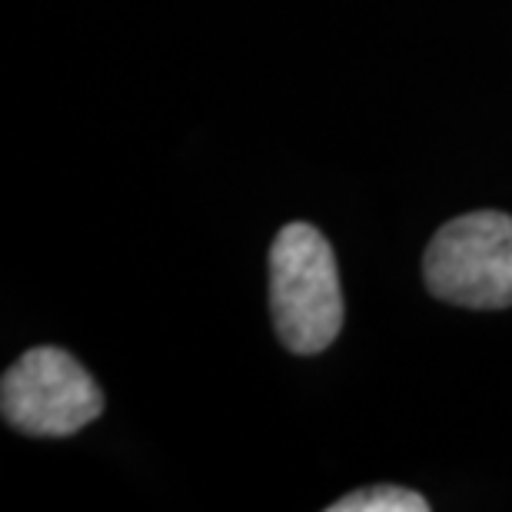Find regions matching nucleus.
<instances>
[{
	"instance_id": "20e7f679",
	"label": "nucleus",
	"mask_w": 512,
	"mask_h": 512,
	"mask_svg": "<svg viewBox=\"0 0 512 512\" xmlns=\"http://www.w3.org/2000/svg\"><path fill=\"white\" fill-rule=\"evenodd\" d=\"M429 503L413 489L403 486H370L360 493L336 499L330 512H426Z\"/></svg>"
},
{
	"instance_id": "f03ea898",
	"label": "nucleus",
	"mask_w": 512,
	"mask_h": 512,
	"mask_svg": "<svg viewBox=\"0 0 512 512\" xmlns=\"http://www.w3.org/2000/svg\"><path fill=\"white\" fill-rule=\"evenodd\" d=\"M423 276L429 293L443 303L506 310L512 306V217L476 210L449 220L429 240Z\"/></svg>"
},
{
	"instance_id": "7ed1b4c3",
	"label": "nucleus",
	"mask_w": 512,
	"mask_h": 512,
	"mask_svg": "<svg viewBox=\"0 0 512 512\" xmlns=\"http://www.w3.org/2000/svg\"><path fill=\"white\" fill-rule=\"evenodd\" d=\"M0 409L20 433L64 439L104 413V393L67 350L34 346L4 373Z\"/></svg>"
},
{
	"instance_id": "f257e3e1",
	"label": "nucleus",
	"mask_w": 512,
	"mask_h": 512,
	"mask_svg": "<svg viewBox=\"0 0 512 512\" xmlns=\"http://www.w3.org/2000/svg\"><path fill=\"white\" fill-rule=\"evenodd\" d=\"M270 310L290 353H323L343 330V293L336 256L310 223H290L270 250Z\"/></svg>"
}]
</instances>
